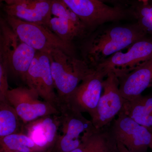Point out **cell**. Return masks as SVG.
I'll return each instance as SVG.
<instances>
[{
  "mask_svg": "<svg viewBox=\"0 0 152 152\" xmlns=\"http://www.w3.org/2000/svg\"><path fill=\"white\" fill-rule=\"evenodd\" d=\"M59 115L41 117L24 124L23 131L45 152L51 151L58 137Z\"/></svg>",
  "mask_w": 152,
  "mask_h": 152,
  "instance_id": "obj_16",
  "label": "cell"
},
{
  "mask_svg": "<svg viewBox=\"0 0 152 152\" xmlns=\"http://www.w3.org/2000/svg\"><path fill=\"white\" fill-rule=\"evenodd\" d=\"M2 152H20L19 151H3Z\"/></svg>",
  "mask_w": 152,
  "mask_h": 152,
  "instance_id": "obj_27",
  "label": "cell"
},
{
  "mask_svg": "<svg viewBox=\"0 0 152 152\" xmlns=\"http://www.w3.org/2000/svg\"><path fill=\"white\" fill-rule=\"evenodd\" d=\"M114 73L118 78L123 98L132 100L141 96L152 84V58L128 70Z\"/></svg>",
  "mask_w": 152,
  "mask_h": 152,
  "instance_id": "obj_14",
  "label": "cell"
},
{
  "mask_svg": "<svg viewBox=\"0 0 152 152\" xmlns=\"http://www.w3.org/2000/svg\"><path fill=\"white\" fill-rule=\"evenodd\" d=\"M48 54L59 109L65 104L82 81L95 69L84 60L75 58L60 49H54Z\"/></svg>",
  "mask_w": 152,
  "mask_h": 152,
  "instance_id": "obj_2",
  "label": "cell"
},
{
  "mask_svg": "<svg viewBox=\"0 0 152 152\" xmlns=\"http://www.w3.org/2000/svg\"><path fill=\"white\" fill-rule=\"evenodd\" d=\"M39 97L35 90L29 87L10 89L7 95V101L15 110L24 124L41 117L61 114L57 107L45 101H41Z\"/></svg>",
  "mask_w": 152,
  "mask_h": 152,
  "instance_id": "obj_7",
  "label": "cell"
},
{
  "mask_svg": "<svg viewBox=\"0 0 152 152\" xmlns=\"http://www.w3.org/2000/svg\"><path fill=\"white\" fill-rule=\"evenodd\" d=\"M59 111L58 137L51 151L70 152L80 145L85 133L94 125L82 113L67 106H61Z\"/></svg>",
  "mask_w": 152,
  "mask_h": 152,
  "instance_id": "obj_6",
  "label": "cell"
},
{
  "mask_svg": "<svg viewBox=\"0 0 152 152\" xmlns=\"http://www.w3.org/2000/svg\"><path fill=\"white\" fill-rule=\"evenodd\" d=\"M150 0H138L140 2L143 4H146Z\"/></svg>",
  "mask_w": 152,
  "mask_h": 152,
  "instance_id": "obj_26",
  "label": "cell"
},
{
  "mask_svg": "<svg viewBox=\"0 0 152 152\" xmlns=\"http://www.w3.org/2000/svg\"><path fill=\"white\" fill-rule=\"evenodd\" d=\"M5 19L21 40L37 52L49 53L54 49H59L72 56V45L61 39L48 27L7 15Z\"/></svg>",
  "mask_w": 152,
  "mask_h": 152,
  "instance_id": "obj_4",
  "label": "cell"
},
{
  "mask_svg": "<svg viewBox=\"0 0 152 152\" xmlns=\"http://www.w3.org/2000/svg\"><path fill=\"white\" fill-rule=\"evenodd\" d=\"M117 140L130 152H148L150 148L152 133L145 127L122 111L112 123Z\"/></svg>",
  "mask_w": 152,
  "mask_h": 152,
  "instance_id": "obj_12",
  "label": "cell"
},
{
  "mask_svg": "<svg viewBox=\"0 0 152 152\" xmlns=\"http://www.w3.org/2000/svg\"><path fill=\"white\" fill-rule=\"evenodd\" d=\"M24 81L39 96L59 110V102L55 92L48 53L37 52L27 71Z\"/></svg>",
  "mask_w": 152,
  "mask_h": 152,
  "instance_id": "obj_8",
  "label": "cell"
},
{
  "mask_svg": "<svg viewBox=\"0 0 152 152\" xmlns=\"http://www.w3.org/2000/svg\"><path fill=\"white\" fill-rule=\"evenodd\" d=\"M64 42L72 44L76 38L83 37L88 31L84 24L62 0H53L51 18L48 26Z\"/></svg>",
  "mask_w": 152,
  "mask_h": 152,
  "instance_id": "obj_13",
  "label": "cell"
},
{
  "mask_svg": "<svg viewBox=\"0 0 152 152\" xmlns=\"http://www.w3.org/2000/svg\"><path fill=\"white\" fill-rule=\"evenodd\" d=\"M105 78L102 73L95 69L82 81L65 104L62 106H67L82 113H87L91 118L102 96Z\"/></svg>",
  "mask_w": 152,
  "mask_h": 152,
  "instance_id": "obj_11",
  "label": "cell"
},
{
  "mask_svg": "<svg viewBox=\"0 0 152 152\" xmlns=\"http://www.w3.org/2000/svg\"><path fill=\"white\" fill-rule=\"evenodd\" d=\"M152 58V39L146 37L134 43L127 51L118 52L99 63L95 69L105 77L110 72L128 70Z\"/></svg>",
  "mask_w": 152,
  "mask_h": 152,
  "instance_id": "obj_10",
  "label": "cell"
},
{
  "mask_svg": "<svg viewBox=\"0 0 152 152\" xmlns=\"http://www.w3.org/2000/svg\"><path fill=\"white\" fill-rule=\"evenodd\" d=\"M1 152L7 151L20 152H45L29 137L20 132L0 138Z\"/></svg>",
  "mask_w": 152,
  "mask_h": 152,
  "instance_id": "obj_20",
  "label": "cell"
},
{
  "mask_svg": "<svg viewBox=\"0 0 152 152\" xmlns=\"http://www.w3.org/2000/svg\"><path fill=\"white\" fill-rule=\"evenodd\" d=\"M150 148L152 150V138L151 142V145H150Z\"/></svg>",
  "mask_w": 152,
  "mask_h": 152,
  "instance_id": "obj_28",
  "label": "cell"
},
{
  "mask_svg": "<svg viewBox=\"0 0 152 152\" xmlns=\"http://www.w3.org/2000/svg\"><path fill=\"white\" fill-rule=\"evenodd\" d=\"M24 124L8 101L0 102V138L23 131Z\"/></svg>",
  "mask_w": 152,
  "mask_h": 152,
  "instance_id": "obj_19",
  "label": "cell"
},
{
  "mask_svg": "<svg viewBox=\"0 0 152 152\" xmlns=\"http://www.w3.org/2000/svg\"><path fill=\"white\" fill-rule=\"evenodd\" d=\"M137 23L147 34L152 35V19L140 15L134 16Z\"/></svg>",
  "mask_w": 152,
  "mask_h": 152,
  "instance_id": "obj_22",
  "label": "cell"
},
{
  "mask_svg": "<svg viewBox=\"0 0 152 152\" xmlns=\"http://www.w3.org/2000/svg\"><path fill=\"white\" fill-rule=\"evenodd\" d=\"M103 91L94 115L91 118L96 129L110 124L121 111L125 102L120 92L118 76L114 72H109L104 79Z\"/></svg>",
  "mask_w": 152,
  "mask_h": 152,
  "instance_id": "obj_9",
  "label": "cell"
},
{
  "mask_svg": "<svg viewBox=\"0 0 152 152\" xmlns=\"http://www.w3.org/2000/svg\"><path fill=\"white\" fill-rule=\"evenodd\" d=\"M121 111L152 133V95H141L131 101L125 100Z\"/></svg>",
  "mask_w": 152,
  "mask_h": 152,
  "instance_id": "obj_18",
  "label": "cell"
},
{
  "mask_svg": "<svg viewBox=\"0 0 152 152\" xmlns=\"http://www.w3.org/2000/svg\"><path fill=\"white\" fill-rule=\"evenodd\" d=\"M118 146L119 152H130L121 142L118 141Z\"/></svg>",
  "mask_w": 152,
  "mask_h": 152,
  "instance_id": "obj_23",
  "label": "cell"
},
{
  "mask_svg": "<svg viewBox=\"0 0 152 152\" xmlns=\"http://www.w3.org/2000/svg\"><path fill=\"white\" fill-rule=\"evenodd\" d=\"M8 71L7 63L0 59V102L7 101V93L10 90L8 81Z\"/></svg>",
  "mask_w": 152,
  "mask_h": 152,
  "instance_id": "obj_21",
  "label": "cell"
},
{
  "mask_svg": "<svg viewBox=\"0 0 152 152\" xmlns=\"http://www.w3.org/2000/svg\"><path fill=\"white\" fill-rule=\"evenodd\" d=\"M52 1L24 0L12 4H5L4 10L7 15L48 27L51 18Z\"/></svg>",
  "mask_w": 152,
  "mask_h": 152,
  "instance_id": "obj_15",
  "label": "cell"
},
{
  "mask_svg": "<svg viewBox=\"0 0 152 152\" xmlns=\"http://www.w3.org/2000/svg\"><path fill=\"white\" fill-rule=\"evenodd\" d=\"M0 59L4 61L15 75L24 81L37 51L24 42L5 19L0 21Z\"/></svg>",
  "mask_w": 152,
  "mask_h": 152,
  "instance_id": "obj_3",
  "label": "cell"
},
{
  "mask_svg": "<svg viewBox=\"0 0 152 152\" xmlns=\"http://www.w3.org/2000/svg\"><path fill=\"white\" fill-rule=\"evenodd\" d=\"M84 24L94 30L108 23L124 20L127 12L120 6L111 7L99 0H62Z\"/></svg>",
  "mask_w": 152,
  "mask_h": 152,
  "instance_id": "obj_5",
  "label": "cell"
},
{
  "mask_svg": "<svg viewBox=\"0 0 152 152\" xmlns=\"http://www.w3.org/2000/svg\"><path fill=\"white\" fill-rule=\"evenodd\" d=\"M113 23L99 27L83 47V59L93 69L107 58L147 37L137 22Z\"/></svg>",
  "mask_w": 152,
  "mask_h": 152,
  "instance_id": "obj_1",
  "label": "cell"
},
{
  "mask_svg": "<svg viewBox=\"0 0 152 152\" xmlns=\"http://www.w3.org/2000/svg\"><path fill=\"white\" fill-rule=\"evenodd\" d=\"M70 152H119L112 123L100 129L93 126L85 133L80 145Z\"/></svg>",
  "mask_w": 152,
  "mask_h": 152,
  "instance_id": "obj_17",
  "label": "cell"
},
{
  "mask_svg": "<svg viewBox=\"0 0 152 152\" xmlns=\"http://www.w3.org/2000/svg\"><path fill=\"white\" fill-rule=\"evenodd\" d=\"M99 1L106 4V3H118L121 1L122 0H99Z\"/></svg>",
  "mask_w": 152,
  "mask_h": 152,
  "instance_id": "obj_25",
  "label": "cell"
},
{
  "mask_svg": "<svg viewBox=\"0 0 152 152\" xmlns=\"http://www.w3.org/2000/svg\"><path fill=\"white\" fill-rule=\"evenodd\" d=\"M24 1V0H1V2H4L5 3V4L10 5L21 1Z\"/></svg>",
  "mask_w": 152,
  "mask_h": 152,
  "instance_id": "obj_24",
  "label": "cell"
}]
</instances>
